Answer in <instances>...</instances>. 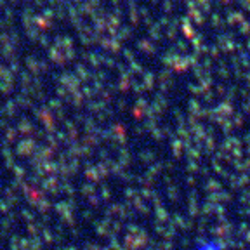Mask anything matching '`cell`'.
<instances>
[{
	"instance_id": "cell-1",
	"label": "cell",
	"mask_w": 250,
	"mask_h": 250,
	"mask_svg": "<svg viewBox=\"0 0 250 250\" xmlns=\"http://www.w3.org/2000/svg\"><path fill=\"white\" fill-rule=\"evenodd\" d=\"M191 250H228L226 243L217 236H205L196 240Z\"/></svg>"
}]
</instances>
